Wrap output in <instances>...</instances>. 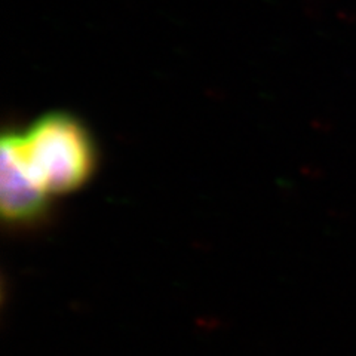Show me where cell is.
Returning a JSON list of instances; mask_svg holds the SVG:
<instances>
[{"instance_id":"6da1fadb","label":"cell","mask_w":356,"mask_h":356,"mask_svg":"<svg viewBox=\"0 0 356 356\" xmlns=\"http://www.w3.org/2000/svg\"><path fill=\"white\" fill-rule=\"evenodd\" d=\"M18 140L31 172L49 196L73 193L91 180L95 144L74 116L52 111L18 132Z\"/></svg>"},{"instance_id":"7a4b0ae2","label":"cell","mask_w":356,"mask_h":356,"mask_svg":"<svg viewBox=\"0 0 356 356\" xmlns=\"http://www.w3.org/2000/svg\"><path fill=\"white\" fill-rule=\"evenodd\" d=\"M0 166V208L6 221L29 225L48 211L49 195L38 181L19 147L18 132H5Z\"/></svg>"}]
</instances>
